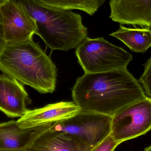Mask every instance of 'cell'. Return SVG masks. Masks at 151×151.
<instances>
[{
  "mask_svg": "<svg viewBox=\"0 0 151 151\" xmlns=\"http://www.w3.org/2000/svg\"><path fill=\"white\" fill-rule=\"evenodd\" d=\"M151 129V99L147 96L112 117L110 135L121 144L145 134Z\"/></svg>",
  "mask_w": 151,
  "mask_h": 151,
  "instance_id": "obj_6",
  "label": "cell"
},
{
  "mask_svg": "<svg viewBox=\"0 0 151 151\" xmlns=\"http://www.w3.org/2000/svg\"><path fill=\"white\" fill-rule=\"evenodd\" d=\"M0 11L4 42L17 43L33 40L37 31L36 21L22 3L17 0H8Z\"/></svg>",
  "mask_w": 151,
  "mask_h": 151,
  "instance_id": "obj_7",
  "label": "cell"
},
{
  "mask_svg": "<svg viewBox=\"0 0 151 151\" xmlns=\"http://www.w3.org/2000/svg\"><path fill=\"white\" fill-rule=\"evenodd\" d=\"M24 85L9 76L0 74V111L9 118H20L32 100Z\"/></svg>",
  "mask_w": 151,
  "mask_h": 151,
  "instance_id": "obj_11",
  "label": "cell"
},
{
  "mask_svg": "<svg viewBox=\"0 0 151 151\" xmlns=\"http://www.w3.org/2000/svg\"><path fill=\"white\" fill-rule=\"evenodd\" d=\"M40 3L54 8L72 10H78L90 16L94 15L106 0H36Z\"/></svg>",
  "mask_w": 151,
  "mask_h": 151,
  "instance_id": "obj_14",
  "label": "cell"
},
{
  "mask_svg": "<svg viewBox=\"0 0 151 151\" xmlns=\"http://www.w3.org/2000/svg\"><path fill=\"white\" fill-rule=\"evenodd\" d=\"M4 43V40L3 38L0 37V50H1V48Z\"/></svg>",
  "mask_w": 151,
  "mask_h": 151,
  "instance_id": "obj_18",
  "label": "cell"
},
{
  "mask_svg": "<svg viewBox=\"0 0 151 151\" xmlns=\"http://www.w3.org/2000/svg\"><path fill=\"white\" fill-rule=\"evenodd\" d=\"M76 50V55L85 73L106 72L127 69L133 56L103 37H87Z\"/></svg>",
  "mask_w": 151,
  "mask_h": 151,
  "instance_id": "obj_4",
  "label": "cell"
},
{
  "mask_svg": "<svg viewBox=\"0 0 151 151\" xmlns=\"http://www.w3.org/2000/svg\"><path fill=\"white\" fill-rule=\"evenodd\" d=\"M109 4L114 22L151 27V0H110Z\"/></svg>",
  "mask_w": 151,
  "mask_h": 151,
  "instance_id": "obj_10",
  "label": "cell"
},
{
  "mask_svg": "<svg viewBox=\"0 0 151 151\" xmlns=\"http://www.w3.org/2000/svg\"><path fill=\"white\" fill-rule=\"evenodd\" d=\"M34 131L21 128L17 121L0 123V149L24 150L31 141Z\"/></svg>",
  "mask_w": 151,
  "mask_h": 151,
  "instance_id": "obj_12",
  "label": "cell"
},
{
  "mask_svg": "<svg viewBox=\"0 0 151 151\" xmlns=\"http://www.w3.org/2000/svg\"><path fill=\"white\" fill-rule=\"evenodd\" d=\"M81 111L112 117L126 106L147 97L143 88L127 69L100 73H84L72 90Z\"/></svg>",
  "mask_w": 151,
  "mask_h": 151,
  "instance_id": "obj_1",
  "label": "cell"
},
{
  "mask_svg": "<svg viewBox=\"0 0 151 151\" xmlns=\"http://www.w3.org/2000/svg\"><path fill=\"white\" fill-rule=\"evenodd\" d=\"M0 151H23V150H5V149H0Z\"/></svg>",
  "mask_w": 151,
  "mask_h": 151,
  "instance_id": "obj_20",
  "label": "cell"
},
{
  "mask_svg": "<svg viewBox=\"0 0 151 151\" xmlns=\"http://www.w3.org/2000/svg\"><path fill=\"white\" fill-rule=\"evenodd\" d=\"M120 144L119 142L115 141L110 134L89 151H114Z\"/></svg>",
  "mask_w": 151,
  "mask_h": 151,
  "instance_id": "obj_16",
  "label": "cell"
},
{
  "mask_svg": "<svg viewBox=\"0 0 151 151\" xmlns=\"http://www.w3.org/2000/svg\"><path fill=\"white\" fill-rule=\"evenodd\" d=\"M139 82L143 87L145 95L151 99V57L145 64L144 71Z\"/></svg>",
  "mask_w": 151,
  "mask_h": 151,
  "instance_id": "obj_15",
  "label": "cell"
},
{
  "mask_svg": "<svg viewBox=\"0 0 151 151\" xmlns=\"http://www.w3.org/2000/svg\"><path fill=\"white\" fill-rule=\"evenodd\" d=\"M110 35L136 53H145L151 47V29L149 27L129 28L121 25L118 30Z\"/></svg>",
  "mask_w": 151,
  "mask_h": 151,
  "instance_id": "obj_13",
  "label": "cell"
},
{
  "mask_svg": "<svg viewBox=\"0 0 151 151\" xmlns=\"http://www.w3.org/2000/svg\"><path fill=\"white\" fill-rule=\"evenodd\" d=\"M0 37L3 38V30L2 19L0 11Z\"/></svg>",
  "mask_w": 151,
  "mask_h": 151,
  "instance_id": "obj_17",
  "label": "cell"
},
{
  "mask_svg": "<svg viewBox=\"0 0 151 151\" xmlns=\"http://www.w3.org/2000/svg\"><path fill=\"white\" fill-rule=\"evenodd\" d=\"M0 71L41 93L55 90L57 70L49 56L33 40L4 42L0 50Z\"/></svg>",
  "mask_w": 151,
  "mask_h": 151,
  "instance_id": "obj_2",
  "label": "cell"
},
{
  "mask_svg": "<svg viewBox=\"0 0 151 151\" xmlns=\"http://www.w3.org/2000/svg\"><path fill=\"white\" fill-rule=\"evenodd\" d=\"M81 111L74 102H61L44 107L27 110L17 121L24 129L35 130L72 117Z\"/></svg>",
  "mask_w": 151,
  "mask_h": 151,
  "instance_id": "obj_8",
  "label": "cell"
},
{
  "mask_svg": "<svg viewBox=\"0 0 151 151\" xmlns=\"http://www.w3.org/2000/svg\"><path fill=\"white\" fill-rule=\"evenodd\" d=\"M111 118L99 114L80 111L63 120L50 124V130L71 135L92 149L111 132Z\"/></svg>",
  "mask_w": 151,
  "mask_h": 151,
  "instance_id": "obj_5",
  "label": "cell"
},
{
  "mask_svg": "<svg viewBox=\"0 0 151 151\" xmlns=\"http://www.w3.org/2000/svg\"><path fill=\"white\" fill-rule=\"evenodd\" d=\"M25 7L37 24L35 35L47 48L67 51L76 49L88 36L81 16L71 10L43 5L36 0H17Z\"/></svg>",
  "mask_w": 151,
  "mask_h": 151,
  "instance_id": "obj_3",
  "label": "cell"
},
{
  "mask_svg": "<svg viewBox=\"0 0 151 151\" xmlns=\"http://www.w3.org/2000/svg\"><path fill=\"white\" fill-rule=\"evenodd\" d=\"M49 125L35 130L31 141L23 151H89L91 150L71 135L50 130Z\"/></svg>",
  "mask_w": 151,
  "mask_h": 151,
  "instance_id": "obj_9",
  "label": "cell"
},
{
  "mask_svg": "<svg viewBox=\"0 0 151 151\" xmlns=\"http://www.w3.org/2000/svg\"><path fill=\"white\" fill-rule=\"evenodd\" d=\"M8 0H0V8L6 3Z\"/></svg>",
  "mask_w": 151,
  "mask_h": 151,
  "instance_id": "obj_19",
  "label": "cell"
},
{
  "mask_svg": "<svg viewBox=\"0 0 151 151\" xmlns=\"http://www.w3.org/2000/svg\"><path fill=\"white\" fill-rule=\"evenodd\" d=\"M144 151H151V146H149V147L145 148V150H144Z\"/></svg>",
  "mask_w": 151,
  "mask_h": 151,
  "instance_id": "obj_21",
  "label": "cell"
}]
</instances>
